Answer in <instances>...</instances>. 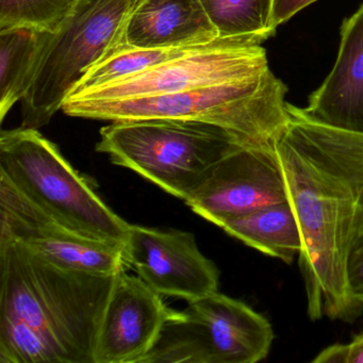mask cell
<instances>
[{
  "instance_id": "9a60e30c",
  "label": "cell",
  "mask_w": 363,
  "mask_h": 363,
  "mask_svg": "<svg viewBox=\"0 0 363 363\" xmlns=\"http://www.w3.org/2000/svg\"><path fill=\"white\" fill-rule=\"evenodd\" d=\"M220 228L246 245L288 264L299 256L303 247L298 220L289 201L231 218Z\"/></svg>"
},
{
  "instance_id": "7a4b0ae2",
  "label": "cell",
  "mask_w": 363,
  "mask_h": 363,
  "mask_svg": "<svg viewBox=\"0 0 363 363\" xmlns=\"http://www.w3.org/2000/svg\"><path fill=\"white\" fill-rule=\"evenodd\" d=\"M116 275L62 267L18 242L0 240V313L43 333L69 363H94L95 340Z\"/></svg>"
},
{
  "instance_id": "8992f818",
  "label": "cell",
  "mask_w": 363,
  "mask_h": 363,
  "mask_svg": "<svg viewBox=\"0 0 363 363\" xmlns=\"http://www.w3.org/2000/svg\"><path fill=\"white\" fill-rule=\"evenodd\" d=\"M137 0H79L48 33L35 78L22 101V127L39 129L62 110L82 76L120 43Z\"/></svg>"
},
{
  "instance_id": "7402d4cb",
  "label": "cell",
  "mask_w": 363,
  "mask_h": 363,
  "mask_svg": "<svg viewBox=\"0 0 363 363\" xmlns=\"http://www.w3.org/2000/svg\"><path fill=\"white\" fill-rule=\"evenodd\" d=\"M313 363H363V333L348 343L333 344L312 360Z\"/></svg>"
},
{
  "instance_id": "e0dca14e",
  "label": "cell",
  "mask_w": 363,
  "mask_h": 363,
  "mask_svg": "<svg viewBox=\"0 0 363 363\" xmlns=\"http://www.w3.org/2000/svg\"><path fill=\"white\" fill-rule=\"evenodd\" d=\"M218 38L261 45L276 33L272 0H201Z\"/></svg>"
},
{
  "instance_id": "d6986e66",
  "label": "cell",
  "mask_w": 363,
  "mask_h": 363,
  "mask_svg": "<svg viewBox=\"0 0 363 363\" xmlns=\"http://www.w3.org/2000/svg\"><path fill=\"white\" fill-rule=\"evenodd\" d=\"M0 363H69L67 354L24 320L0 313Z\"/></svg>"
},
{
  "instance_id": "4fadbf2b",
  "label": "cell",
  "mask_w": 363,
  "mask_h": 363,
  "mask_svg": "<svg viewBox=\"0 0 363 363\" xmlns=\"http://www.w3.org/2000/svg\"><path fill=\"white\" fill-rule=\"evenodd\" d=\"M303 111L314 122L363 135V5L342 23L333 69Z\"/></svg>"
},
{
  "instance_id": "3957f363",
  "label": "cell",
  "mask_w": 363,
  "mask_h": 363,
  "mask_svg": "<svg viewBox=\"0 0 363 363\" xmlns=\"http://www.w3.org/2000/svg\"><path fill=\"white\" fill-rule=\"evenodd\" d=\"M288 88L271 69L258 75L158 96L91 99L69 95L73 118L126 122L178 120L222 127L244 145L276 150L289 120Z\"/></svg>"
},
{
  "instance_id": "603a6c76",
  "label": "cell",
  "mask_w": 363,
  "mask_h": 363,
  "mask_svg": "<svg viewBox=\"0 0 363 363\" xmlns=\"http://www.w3.org/2000/svg\"><path fill=\"white\" fill-rule=\"evenodd\" d=\"M315 1L316 0H272V26L277 30L280 25L288 22L295 14Z\"/></svg>"
},
{
  "instance_id": "9c48e42d",
  "label": "cell",
  "mask_w": 363,
  "mask_h": 363,
  "mask_svg": "<svg viewBox=\"0 0 363 363\" xmlns=\"http://www.w3.org/2000/svg\"><path fill=\"white\" fill-rule=\"evenodd\" d=\"M0 240L18 242L62 267L113 275L126 267L125 245L65 226L0 175Z\"/></svg>"
},
{
  "instance_id": "5b68a950",
  "label": "cell",
  "mask_w": 363,
  "mask_h": 363,
  "mask_svg": "<svg viewBox=\"0 0 363 363\" xmlns=\"http://www.w3.org/2000/svg\"><path fill=\"white\" fill-rule=\"evenodd\" d=\"M0 175L65 226L96 239L126 244L130 224L114 213L38 129L3 130Z\"/></svg>"
},
{
  "instance_id": "ac0fdd59",
  "label": "cell",
  "mask_w": 363,
  "mask_h": 363,
  "mask_svg": "<svg viewBox=\"0 0 363 363\" xmlns=\"http://www.w3.org/2000/svg\"><path fill=\"white\" fill-rule=\"evenodd\" d=\"M196 48L199 46L180 48H116L82 76L69 95L137 75L165 61L188 54Z\"/></svg>"
},
{
  "instance_id": "ffe728a7",
  "label": "cell",
  "mask_w": 363,
  "mask_h": 363,
  "mask_svg": "<svg viewBox=\"0 0 363 363\" xmlns=\"http://www.w3.org/2000/svg\"><path fill=\"white\" fill-rule=\"evenodd\" d=\"M79 0H0V31L28 28L55 33Z\"/></svg>"
},
{
  "instance_id": "7c38bea8",
  "label": "cell",
  "mask_w": 363,
  "mask_h": 363,
  "mask_svg": "<svg viewBox=\"0 0 363 363\" xmlns=\"http://www.w3.org/2000/svg\"><path fill=\"white\" fill-rule=\"evenodd\" d=\"M173 310L139 276L116 273L96 340L94 363H142Z\"/></svg>"
},
{
  "instance_id": "277c9868",
  "label": "cell",
  "mask_w": 363,
  "mask_h": 363,
  "mask_svg": "<svg viewBox=\"0 0 363 363\" xmlns=\"http://www.w3.org/2000/svg\"><path fill=\"white\" fill-rule=\"evenodd\" d=\"M99 152L186 201L214 165L244 145L216 125L193 121L111 122L101 129Z\"/></svg>"
},
{
  "instance_id": "8fae6325",
  "label": "cell",
  "mask_w": 363,
  "mask_h": 363,
  "mask_svg": "<svg viewBox=\"0 0 363 363\" xmlns=\"http://www.w3.org/2000/svg\"><path fill=\"white\" fill-rule=\"evenodd\" d=\"M125 259L159 294L190 303L218 291L220 271L201 254L193 233L130 224Z\"/></svg>"
},
{
  "instance_id": "5bb4252c",
  "label": "cell",
  "mask_w": 363,
  "mask_h": 363,
  "mask_svg": "<svg viewBox=\"0 0 363 363\" xmlns=\"http://www.w3.org/2000/svg\"><path fill=\"white\" fill-rule=\"evenodd\" d=\"M216 39L201 0H137L116 48H194Z\"/></svg>"
},
{
  "instance_id": "2e32d148",
  "label": "cell",
  "mask_w": 363,
  "mask_h": 363,
  "mask_svg": "<svg viewBox=\"0 0 363 363\" xmlns=\"http://www.w3.org/2000/svg\"><path fill=\"white\" fill-rule=\"evenodd\" d=\"M48 33L28 28L0 31V120L30 89Z\"/></svg>"
},
{
  "instance_id": "6da1fadb",
  "label": "cell",
  "mask_w": 363,
  "mask_h": 363,
  "mask_svg": "<svg viewBox=\"0 0 363 363\" xmlns=\"http://www.w3.org/2000/svg\"><path fill=\"white\" fill-rule=\"evenodd\" d=\"M276 144L303 247L299 269L312 320L354 322L363 308L348 290V254L363 222V135L314 122L289 104Z\"/></svg>"
},
{
  "instance_id": "ba28073f",
  "label": "cell",
  "mask_w": 363,
  "mask_h": 363,
  "mask_svg": "<svg viewBox=\"0 0 363 363\" xmlns=\"http://www.w3.org/2000/svg\"><path fill=\"white\" fill-rule=\"evenodd\" d=\"M269 67L262 46L218 38L137 75L72 95L91 99L158 96L252 77Z\"/></svg>"
},
{
  "instance_id": "44dd1931",
  "label": "cell",
  "mask_w": 363,
  "mask_h": 363,
  "mask_svg": "<svg viewBox=\"0 0 363 363\" xmlns=\"http://www.w3.org/2000/svg\"><path fill=\"white\" fill-rule=\"evenodd\" d=\"M346 274L350 296L357 305L363 308V222L348 254Z\"/></svg>"
},
{
  "instance_id": "30bf717a",
  "label": "cell",
  "mask_w": 363,
  "mask_h": 363,
  "mask_svg": "<svg viewBox=\"0 0 363 363\" xmlns=\"http://www.w3.org/2000/svg\"><path fill=\"white\" fill-rule=\"evenodd\" d=\"M288 201L276 150L241 146L218 161L184 203L220 227L231 218Z\"/></svg>"
},
{
  "instance_id": "52a82bcc",
  "label": "cell",
  "mask_w": 363,
  "mask_h": 363,
  "mask_svg": "<svg viewBox=\"0 0 363 363\" xmlns=\"http://www.w3.org/2000/svg\"><path fill=\"white\" fill-rule=\"evenodd\" d=\"M172 311L142 363H256L273 344L271 323L239 299L214 292Z\"/></svg>"
}]
</instances>
